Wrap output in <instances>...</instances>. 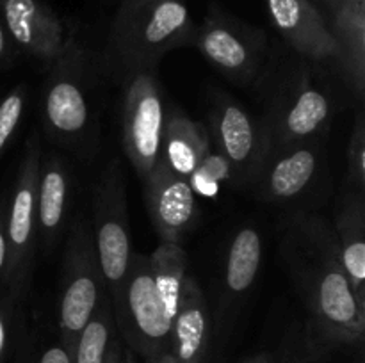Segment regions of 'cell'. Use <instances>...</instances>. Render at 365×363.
<instances>
[{"mask_svg": "<svg viewBox=\"0 0 365 363\" xmlns=\"http://www.w3.org/2000/svg\"><path fill=\"white\" fill-rule=\"evenodd\" d=\"M280 253L307 310L303 331L310 363L324 362L342 347L362 345L365 305L349 283L330 221L316 214L296 216Z\"/></svg>", "mask_w": 365, "mask_h": 363, "instance_id": "1", "label": "cell"}, {"mask_svg": "<svg viewBox=\"0 0 365 363\" xmlns=\"http://www.w3.org/2000/svg\"><path fill=\"white\" fill-rule=\"evenodd\" d=\"M195 28L184 0H123L107 36V71L121 82L135 73H155L166 53L191 46Z\"/></svg>", "mask_w": 365, "mask_h": 363, "instance_id": "2", "label": "cell"}, {"mask_svg": "<svg viewBox=\"0 0 365 363\" xmlns=\"http://www.w3.org/2000/svg\"><path fill=\"white\" fill-rule=\"evenodd\" d=\"M335 112L334 95L316 82L310 68H291L274 84L262 120L271 149L327 139Z\"/></svg>", "mask_w": 365, "mask_h": 363, "instance_id": "3", "label": "cell"}, {"mask_svg": "<svg viewBox=\"0 0 365 363\" xmlns=\"http://www.w3.org/2000/svg\"><path fill=\"white\" fill-rule=\"evenodd\" d=\"M106 294L107 288L93 242L91 223L84 214H77L68 224L57 305V337L68 347L73 349L78 333L96 312Z\"/></svg>", "mask_w": 365, "mask_h": 363, "instance_id": "4", "label": "cell"}, {"mask_svg": "<svg viewBox=\"0 0 365 363\" xmlns=\"http://www.w3.org/2000/svg\"><path fill=\"white\" fill-rule=\"evenodd\" d=\"M113 313L123 344L145 363L170 349L173 319L157 294L145 253H132L120 295L113 302Z\"/></svg>", "mask_w": 365, "mask_h": 363, "instance_id": "5", "label": "cell"}, {"mask_svg": "<svg viewBox=\"0 0 365 363\" xmlns=\"http://www.w3.org/2000/svg\"><path fill=\"white\" fill-rule=\"evenodd\" d=\"M41 141L38 130H32L25 142L24 157L18 166L11 191L7 194L6 228L9 242V274L7 290L25 301L34 273L36 249H38V185Z\"/></svg>", "mask_w": 365, "mask_h": 363, "instance_id": "6", "label": "cell"}, {"mask_svg": "<svg viewBox=\"0 0 365 363\" xmlns=\"http://www.w3.org/2000/svg\"><path fill=\"white\" fill-rule=\"evenodd\" d=\"M93 242L110 302L120 295L132 258L127 182L120 159L102 171L93 192Z\"/></svg>", "mask_w": 365, "mask_h": 363, "instance_id": "7", "label": "cell"}, {"mask_svg": "<svg viewBox=\"0 0 365 363\" xmlns=\"http://www.w3.org/2000/svg\"><path fill=\"white\" fill-rule=\"evenodd\" d=\"M121 141L132 167L141 182L152 174L160 160L170 102L155 73H135L123 80Z\"/></svg>", "mask_w": 365, "mask_h": 363, "instance_id": "8", "label": "cell"}, {"mask_svg": "<svg viewBox=\"0 0 365 363\" xmlns=\"http://www.w3.org/2000/svg\"><path fill=\"white\" fill-rule=\"evenodd\" d=\"M195 46L220 73L235 84H250L260 75L267 53V36L225 11L212 7L196 25Z\"/></svg>", "mask_w": 365, "mask_h": 363, "instance_id": "9", "label": "cell"}, {"mask_svg": "<svg viewBox=\"0 0 365 363\" xmlns=\"http://www.w3.org/2000/svg\"><path fill=\"white\" fill-rule=\"evenodd\" d=\"M41 114L46 134L57 144L81 152L89 142L95 125L86 91L84 46L50 68Z\"/></svg>", "mask_w": 365, "mask_h": 363, "instance_id": "10", "label": "cell"}, {"mask_svg": "<svg viewBox=\"0 0 365 363\" xmlns=\"http://www.w3.org/2000/svg\"><path fill=\"white\" fill-rule=\"evenodd\" d=\"M209 132L214 148L230 164L232 187H252L271 149L262 120L227 93H216Z\"/></svg>", "mask_w": 365, "mask_h": 363, "instance_id": "11", "label": "cell"}, {"mask_svg": "<svg viewBox=\"0 0 365 363\" xmlns=\"http://www.w3.org/2000/svg\"><path fill=\"white\" fill-rule=\"evenodd\" d=\"M0 14L16 50L45 66L82 48L73 27L46 0H0Z\"/></svg>", "mask_w": 365, "mask_h": 363, "instance_id": "12", "label": "cell"}, {"mask_svg": "<svg viewBox=\"0 0 365 363\" xmlns=\"http://www.w3.org/2000/svg\"><path fill=\"white\" fill-rule=\"evenodd\" d=\"M324 167H327L324 139L273 148L267 153L250 191L260 201H292L316 184Z\"/></svg>", "mask_w": 365, "mask_h": 363, "instance_id": "13", "label": "cell"}, {"mask_svg": "<svg viewBox=\"0 0 365 363\" xmlns=\"http://www.w3.org/2000/svg\"><path fill=\"white\" fill-rule=\"evenodd\" d=\"M264 4L271 23L299 57L337 68V73H341L337 39L312 0H264Z\"/></svg>", "mask_w": 365, "mask_h": 363, "instance_id": "14", "label": "cell"}, {"mask_svg": "<svg viewBox=\"0 0 365 363\" xmlns=\"http://www.w3.org/2000/svg\"><path fill=\"white\" fill-rule=\"evenodd\" d=\"M143 184L150 221L160 242L182 244L200 217L198 198L192 192L187 178L171 173L159 162Z\"/></svg>", "mask_w": 365, "mask_h": 363, "instance_id": "15", "label": "cell"}, {"mask_svg": "<svg viewBox=\"0 0 365 363\" xmlns=\"http://www.w3.org/2000/svg\"><path fill=\"white\" fill-rule=\"evenodd\" d=\"M262 260L264 241L255 226H241L230 235L221 260L220 298L214 327H220L239 301L248 295L259 276Z\"/></svg>", "mask_w": 365, "mask_h": 363, "instance_id": "16", "label": "cell"}, {"mask_svg": "<svg viewBox=\"0 0 365 363\" xmlns=\"http://www.w3.org/2000/svg\"><path fill=\"white\" fill-rule=\"evenodd\" d=\"M73 174L68 160L59 153H41L36 185L38 199V246L48 253L70 224Z\"/></svg>", "mask_w": 365, "mask_h": 363, "instance_id": "17", "label": "cell"}, {"mask_svg": "<svg viewBox=\"0 0 365 363\" xmlns=\"http://www.w3.org/2000/svg\"><path fill=\"white\" fill-rule=\"evenodd\" d=\"M214 340V313L198 280L185 276L171 322L170 352L178 363H205Z\"/></svg>", "mask_w": 365, "mask_h": 363, "instance_id": "18", "label": "cell"}, {"mask_svg": "<svg viewBox=\"0 0 365 363\" xmlns=\"http://www.w3.org/2000/svg\"><path fill=\"white\" fill-rule=\"evenodd\" d=\"M335 241L348 280L359 301L365 305V201L364 192L346 189L335 209Z\"/></svg>", "mask_w": 365, "mask_h": 363, "instance_id": "19", "label": "cell"}, {"mask_svg": "<svg viewBox=\"0 0 365 363\" xmlns=\"http://www.w3.org/2000/svg\"><path fill=\"white\" fill-rule=\"evenodd\" d=\"M210 148L212 139L209 128L202 121L191 120L178 107L170 105L159 162L171 173L189 178Z\"/></svg>", "mask_w": 365, "mask_h": 363, "instance_id": "20", "label": "cell"}, {"mask_svg": "<svg viewBox=\"0 0 365 363\" xmlns=\"http://www.w3.org/2000/svg\"><path fill=\"white\" fill-rule=\"evenodd\" d=\"M334 31L341 50V77L359 98L365 85V0H342L334 11Z\"/></svg>", "mask_w": 365, "mask_h": 363, "instance_id": "21", "label": "cell"}, {"mask_svg": "<svg viewBox=\"0 0 365 363\" xmlns=\"http://www.w3.org/2000/svg\"><path fill=\"white\" fill-rule=\"evenodd\" d=\"M150 270H152L153 285L163 301L164 308L175 317L180 301L182 287L187 276V255L182 244L175 242H160L152 255H148Z\"/></svg>", "mask_w": 365, "mask_h": 363, "instance_id": "22", "label": "cell"}, {"mask_svg": "<svg viewBox=\"0 0 365 363\" xmlns=\"http://www.w3.org/2000/svg\"><path fill=\"white\" fill-rule=\"evenodd\" d=\"M118 335L113 302L109 294L103 295L98 308L93 313L75 340L71 354L73 363H106L110 342Z\"/></svg>", "mask_w": 365, "mask_h": 363, "instance_id": "23", "label": "cell"}, {"mask_svg": "<svg viewBox=\"0 0 365 363\" xmlns=\"http://www.w3.org/2000/svg\"><path fill=\"white\" fill-rule=\"evenodd\" d=\"M196 198L216 199L223 191L225 184L232 185L230 164L216 148H210L209 153L196 166L191 177L187 178Z\"/></svg>", "mask_w": 365, "mask_h": 363, "instance_id": "24", "label": "cell"}, {"mask_svg": "<svg viewBox=\"0 0 365 363\" xmlns=\"http://www.w3.org/2000/svg\"><path fill=\"white\" fill-rule=\"evenodd\" d=\"M29 103L27 84L14 85L0 100V160L16 137Z\"/></svg>", "mask_w": 365, "mask_h": 363, "instance_id": "25", "label": "cell"}, {"mask_svg": "<svg viewBox=\"0 0 365 363\" xmlns=\"http://www.w3.org/2000/svg\"><path fill=\"white\" fill-rule=\"evenodd\" d=\"M14 356L16 363H73L71 347L59 337L38 338L24 333Z\"/></svg>", "mask_w": 365, "mask_h": 363, "instance_id": "26", "label": "cell"}, {"mask_svg": "<svg viewBox=\"0 0 365 363\" xmlns=\"http://www.w3.org/2000/svg\"><path fill=\"white\" fill-rule=\"evenodd\" d=\"M21 302L24 301L9 292L0 295V363H7V359L14 356L24 337L20 319Z\"/></svg>", "mask_w": 365, "mask_h": 363, "instance_id": "27", "label": "cell"}, {"mask_svg": "<svg viewBox=\"0 0 365 363\" xmlns=\"http://www.w3.org/2000/svg\"><path fill=\"white\" fill-rule=\"evenodd\" d=\"M348 171H346V184L349 189L364 192L365 191V117L360 110L355 117V127L349 135L348 152Z\"/></svg>", "mask_w": 365, "mask_h": 363, "instance_id": "28", "label": "cell"}, {"mask_svg": "<svg viewBox=\"0 0 365 363\" xmlns=\"http://www.w3.org/2000/svg\"><path fill=\"white\" fill-rule=\"evenodd\" d=\"M274 363H310L302 322H294L285 331L280 349L274 354Z\"/></svg>", "mask_w": 365, "mask_h": 363, "instance_id": "29", "label": "cell"}, {"mask_svg": "<svg viewBox=\"0 0 365 363\" xmlns=\"http://www.w3.org/2000/svg\"><path fill=\"white\" fill-rule=\"evenodd\" d=\"M7 192L0 194V295L7 290V274H9V242L6 228Z\"/></svg>", "mask_w": 365, "mask_h": 363, "instance_id": "30", "label": "cell"}, {"mask_svg": "<svg viewBox=\"0 0 365 363\" xmlns=\"http://www.w3.org/2000/svg\"><path fill=\"white\" fill-rule=\"evenodd\" d=\"M16 46L11 41V36L4 25L2 14H0V70H7L16 60Z\"/></svg>", "mask_w": 365, "mask_h": 363, "instance_id": "31", "label": "cell"}, {"mask_svg": "<svg viewBox=\"0 0 365 363\" xmlns=\"http://www.w3.org/2000/svg\"><path fill=\"white\" fill-rule=\"evenodd\" d=\"M123 351H125L123 340L120 338V335H116V337L113 338V342H110L106 363H123Z\"/></svg>", "mask_w": 365, "mask_h": 363, "instance_id": "32", "label": "cell"}, {"mask_svg": "<svg viewBox=\"0 0 365 363\" xmlns=\"http://www.w3.org/2000/svg\"><path fill=\"white\" fill-rule=\"evenodd\" d=\"M242 363H274V352H260L252 358H246Z\"/></svg>", "mask_w": 365, "mask_h": 363, "instance_id": "33", "label": "cell"}, {"mask_svg": "<svg viewBox=\"0 0 365 363\" xmlns=\"http://www.w3.org/2000/svg\"><path fill=\"white\" fill-rule=\"evenodd\" d=\"M146 363H178V362H177V359H175V356L171 354L170 349H166V351L159 352V354L153 356V358L148 359V362H146Z\"/></svg>", "mask_w": 365, "mask_h": 363, "instance_id": "34", "label": "cell"}, {"mask_svg": "<svg viewBox=\"0 0 365 363\" xmlns=\"http://www.w3.org/2000/svg\"><path fill=\"white\" fill-rule=\"evenodd\" d=\"M123 363H138L135 354L127 347V345H125V351H123Z\"/></svg>", "mask_w": 365, "mask_h": 363, "instance_id": "35", "label": "cell"}, {"mask_svg": "<svg viewBox=\"0 0 365 363\" xmlns=\"http://www.w3.org/2000/svg\"><path fill=\"white\" fill-rule=\"evenodd\" d=\"M319 2L324 4V6H327L331 13H334V11L339 7V0H319Z\"/></svg>", "mask_w": 365, "mask_h": 363, "instance_id": "36", "label": "cell"}, {"mask_svg": "<svg viewBox=\"0 0 365 363\" xmlns=\"http://www.w3.org/2000/svg\"><path fill=\"white\" fill-rule=\"evenodd\" d=\"M342 2V0H339V4H341Z\"/></svg>", "mask_w": 365, "mask_h": 363, "instance_id": "37", "label": "cell"}]
</instances>
